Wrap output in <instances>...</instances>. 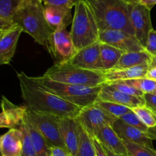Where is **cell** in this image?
I'll list each match as a JSON object with an SVG mask.
<instances>
[{
  "label": "cell",
  "mask_w": 156,
  "mask_h": 156,
  "mask_svg": "<svg viewBox=\"0 0 156 156\" xmlns=\"http://www.w3.org/2000/svg\"><path fill=\"white\" fill-rule=\"evenodd\" d=\"M17 76L19 80L21 97L27 110L73 118H76L82 111L81 107L40 88L33 82L31 77L23 72L17 73Z\"/></svg>",
  "instance_id": "obj_1"
},
{
  "label": "cell",
  "mask_w": 156,
  "mask_h": 156,
  "mask_svg": "<svg viewBox=\"0 0 156 156\" xmlns=\"http://www.w3.org/2000/svg\"><path fill=\"white\" fill-rule=\"evenodd\" d=\"M12 21L50 51V38L53 31L46 20L42 0H23Z\"/></svg>",
  "instance_id": "obj_2"
},
{
  "label": "cell",
  "mask_w": 156,
  "mask_h": 156,
  "mask_svg": "<svg viewBox=\"0 0 156 156\" xmlns=\"http://www.w3.org/2000/svg\"><path fill=\"white\" fill-rule=\"evenodd\" d=\"M95 16L100 31L120 30L133 35L128 5L122 0H85Z\"/></svg>",
  "instance_id": "obj_3"
},
{
  "label": "cell",
  "mask_w": 156,
  "mask_h": 156,
  "mask_svg": "<svg viewBox=\"0 0 156 156\" xmlns=\"http://www.w3.org/2000/svg\"><path fill=\"white\" fill-rule=\"evenodd\" d=\"M70 34L76 51L99 41L100 29L91 6L85 0L76 2Z\"/></svg>",
  "instance_id": "obj_4"
},
{
  "label": "cell",
  "mask_w": 156,
  "mask_h": 156,
  "mask_svg": "<svg viewBox=\"0 0 156 156\" xmlns=\"http://www.w3.org/2000/svg\"><path fill=\"white\" fill-rule=\"evenodd\" d=\"M37 86L45 91L59 96L62 98L81 107L85 108L97 101L102 85L96 87H86L81 85H69L55 82L44 76L31 77Z\"/></svg>",
  "instance_id": "obj_5"
},
{
  "label": "cell",
  "mask_w": 156,
  "mask_h": 156,
  "mask_svg": "<svg viewBox=\"0 0 156 156\" xmlns=\"http://www.w3.org/2000/svg\"><path fill=\"white\" fill-rule=\"evenodd\" d=\"M46 78L69 85L96 87L105 83L103 71H91L73 65L69 62H56L44 74Z\"/></svg>",
  "instance_id": "obj_6"
},
{
  "label": "cell",
  "mask_w": 156,
  "mask_h": 156,
  "mask_svg": "<svg viewBox=\"0 0 156 156\" xmlns=\"http://www.w3.org/2000/svg\"><path fill=\"white\" fill-rule=\"evenodd\" d=\"M27 115L32 123L39 129L50 147H60L66 149L61 135L59 116L47 113L37 112L27 110Z\"/></svg>",
  "instance_id": "obj_7"
},
{
  "label": "cell",
  "mask_w": 156,
  "mask_h": 156,
  "mask_svg": "<svg viewBox=\"0 0 156 156\" xmlns=\"http://www.w3.org/2000/svg\"><path fill=\"white\" fill-rule=\"evenodd\" d=\"M76 119L80 126L91 138H94L100 128L105 125L113 126L114 121L117 120V118L108 114L95 103L82 108Z\"/></svg>",
  "instance_id": "obj_8"
},
{
  "label": "cell",
  "mask_w": 156,
  "mask_h": 156,
  "mask_svg": "<svg viewBox=\"0 0 156 156\" xmlns=\"http://www.w3.org/2000/svg\"><path fill=\"white\" fill-rule=\"evenodd\" d=\"M127 5L129 20L134 30V37L145 48L149 32L153 29L151 20V10L140 2Z\"/></svg>",
  "instance_id": "obj_9"
},
{
  "label": "cell",
  "mask_w": 156,
  "mask_h": 156,
  "mask_svg": "<svg viewBox=\"0 0 156 156\" xmlns=\"http://www.w3.org/2000/svg\"><path fill=\"white\" fill-rule=\"evenodd\" d=\"M76 52L71 34L66 27H61L53 32L49 53L56 59V62H69Z\"/></svg>",
  "instance_id": "obj_10"
},
{
  "label": "cell",
  "mask_w": 156,
  "mask_h": 156,
  "mask_svg": "<svg viewBox=\"0 0 156 156\" xmlns=\"http://www.w3.org/2000/svg\"><path fill=\"white\" fill-rule=\"evenodd\" d=\"M99 41L113 46L124 53L145 50L144 47L133 35L120 30H106L100 31Z\"/></svg>",
  "instance_id": "obj_11"
},
{
  "label": "cell",
  "mask_w": 156,
  "mask_h": 156,
  "mask_svg": "<svg viewBox=\"0 0 156 156\" xmlns=\"http://www.w3.org/2000/svg\"><path fill=\"white\" fill-rule=\"evenodd\" d=\"M69 62L85 69L104 71L100 57V41L77 51Z\"/></svg>",
  "instance_id": "obj_12"
},
{
  "label": "cell",
  "mask_w": 156,
  "mask_h": 156,
  "mask_svg": "<svg viewBox=\"0 0 156 156\" xmlns=\"http://www.w3.org/2000/svg\"><path fill=\"white\" fill-rule=\"evenodd\" d=\"M0 107V128H16L24 119L27 113L25 105H14L5 96H2Z\"/></svg>",
  "instance_id": "obj_13"
},
{
  "label": "cell",
  "mask_w": 156,
  "mask_h": 156,
  "mask_svg": "<svg viewBox=\"0 0 156 156\" xmlns=\"http://www.w3.org/2000/svg\"><path fill=\"white\" fill-rule=\"evenodd\" d=\"M60 130L66 149L72 156H76L80 142V124L77 119L61 117Z\"/></svg>",
  "instance_id": "obj_14"
},
{
  "label": "cell",
  "mask_w": 156,
  "mask_h": 156,
  "mask_svg": "<svg viewBox=\"0 0 156 156\" xmlns=\"http://www.w3.org/2000/svg\"><path fill=\"white\" fill-rule=\"evenodd\" d=\"M98 100L113 102V103L126 106L130 109L146 105V102L143 97H138V96L125 94L112 88L108 84H104L102 85Z\"/></svg>",
  "instance_id": "obj_15"
},
{
  "label": "cell",
  "mask_w": 156,
  "mask_h": 156,
  "mask_svg": "<svg viewBox=\"0 0 156 156\" xmlns=\"http://www.w3.org/2000/svg\"><path fill=\"white\" fill-rule=\"evenodd\" d=\"M22 29L18 25L5 30L0 37V66L10 63L16 50Z\"/></svg>",
  "instance_id": "obj_16"
},
{
  "label": "cell",
  "mask_w": 156,
  "mask_h": 156,
  "mask_svg": "<svg viewBox=\"0 0 156 156\" xmlns=\"http://www.w3.org/2000/svg\"><path fill=\"white\" fill-rule=\"evenodd\" d=\"M112 127L123 141L153 148L152 140L148 137L146 133L123 123L120 119H117L114 121Z\"/></svg>",
  "instance_id": "obj_17"
},
{
  "label": "cell",
  "mask_w": 156,
  "mask_h": 156,
  "mask_svg": "<svg viewBox=\"0 0 156 156\" xmlns=\"http://www.w3.org/2000/svg\"><path fill=\"white\" fill-rule=\"evenodd\" d=\"M94 138H96L107 149L117 155H128L124 141L118 136L111 125H105L99 129Z\"/></svg>",
  "instance_id": "obj_18"
},
{
  "label": "cell",
  "mask_w": 156,
  "mask_h": 156,
  "mask_svg": "<svg viewBox=\"0 0 156 156\" xmlns=\"http://www.w3.org/2000/svg\"><path fill=\"white\" fill-rule=\"evenodd\" d=\"M149 69V65L138 66L127 69H112L103 71V77L105 83L117 81H127L146 77Z\"/></svg>",
  "instance_id": "obj_19"
},
{
  "label": "cell",
  "mask_w": 156,
  "mask_h": 156,
  "mask_svg": "<svg viewBox=\"0 0 156 156\" xmlns=\"http://www.w3.org/2000/svg\"><path fill=\"white\" fill-rule=\"evenodd\" d=\"M44 15L53 31L61 27H66L73 22L72 9L68 8L44 5Z\"/></svg>",
  "instance_id": "obj_20"
},
{
  "label": "cell",
  "mask_w": 156,
  "mask_h": 156,
  "mask_svg": "<svg viewBox=\"0 0 156 156\" xmlns=\"http://www.w3.org/2000/svg\"><path fill=\"white\" fill-rule=\"evenodd\" d=\"M21 132L18 128L9 129L0 138V152L2 156H21Z\"/></svg>",
  "instance_id": "obj_21"
},
{
  "label": "cell",
  "mask_w": 156,
  "mask_h": 156,
  "mask_svg": "<svg viewBox=\"0 0 156 156\" xmlns=\"http://www.w3.org/2000/svg\"><path fill=\"white\" fill-rule=\"evenodd\" d=\"M25 127L27 129L30 138L31 140L33 146L36 150L38 156H51V147L48 144L47 140L41 134L39 129L35 126L31 122V120L28 118L26 113L24 119H23Z\"/></svg>",
  "instance_id": "obj_22"
},
{
  "label": "cell",
  "mask_w": 156,
  "mask_h": 156,
  "mask_svg": "<svg viewBox=\"0 0 156 156\" xmlns=\"http://www.w3.org/2000/svg\"><path fill=\"white\" fill-rule=\"evenodd\" d=\"M152 56L146 50L124 53L114 69H127L142 65H150Z\"/></svg>",
  "instance_id": "obj_23"
},
{
  "label": "cell",
  "mask_w": 156,
  "mask_h": 156,
  "mask_svg": "<svg viewBox=\"0 0 156 156\" xmlns=\"http://www.w3.org/2000/svg\"><path fill=\"white\" fill-rule=\"evenodd\" d=\"M123 53L124 52L113 46L100 42V57L104 71L114 69Z\"/></svg>",
  "instance_id": "obj_24"
},
{
  "label": "cell",
  "mask_w": 156,
  "mask_h": 156,
  "mask_svg": "<svg viewBox=\"0 0 156 156\" xmlns=\"http://www.w3.org/2000/svg\"><path fill=\"white\" fill-rule=\"evenodd\" d=\"M76 156H96L93 138H91L81 126L80 142Z\"/></svg>",
  "instance_id": "obj_25"
},
{
  "label": "cell",
  "mask_w": 156,
  "mask_h": 156,
  "mask_svg": "<svg viewBox=\"0 0 156 156\" xmlns=\"http://www.w3.org/2000/svg\"><path fill=\"white\" fill-rule=\"evenodd\" d=\"M22 1L23 0H0V18L12 21L14 15Z\"/></svg>",
  "instance_id": "obj_26"
},
{
  "label": "cell",
  "mask_w": 156,
  "mask_h": 156,
  "mask_svg": "<svg viewBox=\"0 0 156 156\" xmlns=\"http://www.w3.org/2000/svg\"><path fill=\"white\" fill-rule=\"evenodd\" d=\"M95 104L101 108L106 112H108V114H111V116H113V117H114L117 119L120 118L122 116L126 114V113L129 112L132 110L126 106L118 105V104L116 103H113V102L97 100Z\"/></svg>",
  "instance_id": "obj_27"
},
{
  "label": "cell",
  "mask_w": 156,
  "mask_h": 156,
  "mask_svg": "<svg viewBox=\"0 0 156 156\" xmlns=\"http://www.w3.org/2000/svg\"><path fill=\"white\" fill-rule=\"evenodd\" d=\"M16 128L21 130V143H22V150H21V156H38L36 150L33 146L31 140L30 138L27 129L25 127L24 122L19 123Z\"/></svg>",
  "instance_id": "obj_28"
},
{
  "label": "cell",
  "mask_w": 156,
  "mask_h": 156,
  "mask_svg": "<svg viewBox=\"0 0 156 156\" xmlns=\"http://www.w3.org/2000/svg\"><path fill=\"white\" fill-rule=\"evenodd\" d=\"M148 128L156 126V114L146 105L132 109Z\"/></svg>",
  "instance_id": "obj_29"
},
{
  "label": "cell",
  "mask_w": 156,
  "mask_h": 156,
  "mask_svg": "<svg viewBox=\"0 0 156 156\" xmlns=\"http://www.w3.org/2000/svg\"><path fill=\"white\" fill-rule=\"evenodd\" d=\"M126 82L136 89L141 91L143 94L155 93L156 91V81L146 77L131 79Z\"/></svg>",
  "instance_id": "obj_30"
},
{
  "label": "cell",
  "mask_w": 156,
  "mask_h": 156,
  "mask_svg": "<svg viewBox=\"0 0 156 156\" xmlns=\"http://www.w3.org/2000/svg\"><path fill=\"white\" fill-rule=\"evenodd\" d=\"M124 144L127 150L128 156H156V150L154 148L126 141H124Z\"/></svg>",
  "instance_id": "obj_31"
},
{
  "label": "cell",
  "mask_w": 156,
  "mask_h": 156,
  "mask_svg": "<svg viewBox=\"0 0 156 156\" xmlns=\"http://www.w3.org/2000/svg\"><path fill=\"white\" fill-rule=\"evenodd\" d=\"M109 85L112 88L125 93V94H130V95L138 96V97H143L144 94L140 90L136 89V88L129 85L126 81H117V82H110V83H105Z\"/></svg>",
  "instance_id": "obj_32"
},
{
  "label": "cell",
  "mask_w": 156,
  "mask_h": 156,
  "mask_svg": "<svg viewBox=\"0 0 156 156\" xmlns=\"http://www.w3.org/2000/svg\"><path fill=\"white\" fill-rule=\"evenodd\" d=\"M119 119H120V120H122L123 123H126V124L129 125V126H133V127L136 128V129H140V130L143 131V132L144 133H146V131L149 129V128L140 120V119L139 118L138 116L134 113V111H133V110H131L129 112L126 113V114L122 116V117Z\"/></svg>",
  "instance_id": "obj_33"
},
{
  "label": "cell",
  "mask_w": 156,
  "mask_h": 156,
  "mask_svg": "<svg viewBox=\"0 0 156 156\" xmlns=\"http://www.w3.org/2000/svg\"><path fill=\"white\" fill-rule=\"evenodd\" d=\"M44 5L56 6V7L73 9L75 7L77 0H42Z\"/></svg>",
  "instance_id": "obj_34"
},
{
  "label": "cell",
  "mask_w": 156,
  "mask_h": 156,
  "mask_svg": "<svg viewBox=\"0 0 156 156\" xmlns=\"http://www.w3.org/2000/svg\"><path fill=\"white\" fill-rule=\"evenodd\" d=\"M145 50L152 56H156V30L152 29L149 34Z\"/></svg>",
  "instance_id": "obj_35"
},
{
  "label": "cell",
  "mask_w": 156,
  "mask_h": 156,
  "mask_svg": "<svg viewBox=\"0 0 156 156\" xmlns=\"http://www.w3.org/2000/svg\"><path fill=\"white\" fill-rule=\"evenodd\" d=\"M146 105L150 108L154 113H156V94L155 93H149L144 94L143 95Z\"/></svg>",
  "instance_id": "obj_36"
},
{
  "label": "cell",
  "mask_w": 156,
  "mask_h": 156,
  "mask_svg": "<svg viewBox=\"0 0 156 156\" xmlns=\"http://www.w3.org/2000/svg\"><path fill=\"white\" fill-rule=\"evenodd\" d=\"M93 143H94L96 156H108L106 150H105V148L104 147L103 145L97 139L93 138Z\"/></svg>",
  "instance_id": "obj_37"
},
{
  "label": "cell",
  "mask_w": 156,
  "mask_h": 156,
  "mask_svg": "<svg viewBox=\"0 0 156 156\" xmlns=\"http://www.w3.org/2000/svg\"><path fill=\"white\" fill-rule=\"evenodd\" d=\"M51 156H72L66 149L60 147H51Z\"/></svg>",
  "instance_id": "obj_38"
},
{
  "label": "cell",
  "mask_w": 156,
  "mask_h": 156,
  "mask_svg": "<svg viewBox=\"0 0 156 156\" xmlns=\"http://www.w3.org/2000/svg\"><path fill=\"white\" fill-rule=\"evenodd\" d=\"M15 25L16 24H15V23L12 21H7V20L0 18V31H5L14 27Z\"/></svg>",
  "instance_id": "obj_39"
},
{
  "label": "cell",
  "mask_w": 156,
  "mask_h": 156,
  "mask_svg": "<svg viewBox=\"0 0 156 156\" xmlns=\"http://www.w3.org/2000/svg\"><path fill=\"white\" fill-rule=\"evenodd\" d=\"M140 3L146 6L149 10H152V8L156 5V0H140Z\"/></svg>",
  "instance_id": "obj_40"
},
{
  "label": "cell",
  "mask_w": 156,
  "mask_h": 156,
  "mask_svg": "<svg viewBox=\"0 0 156 156\" xmlns=\"http://www.w3.org/2000/svg\"><path fill=\"white\" fill-rule=\"evenodd\" d=\"M146 133L149 139L152 140H156V126L149 128Z\"/></svg>",
  "instance_id": "obj_41"
},
{
  "label": "cell",
  "mask_w": 156,
  "mask_h": 156,
  "mask_svg": "<svg viewBox=\"0 0 156 156\" xmlns=\"http://www.w3.org/2000/svg\"><path fill=\"white\" fill-rule=\"evenodd\" d=\"M104 147H105V146H104ZM105 150H106L107 154H108V156H128V155H117V154L114 153V152H111V151H110V150L107 149L106 148H105Z\"/></svg>",
  "instance_id": "obj_42"
},
{
  "label": "cell",
  "mask_w": 156,
  "mask_h": 156,
  "mask_svg": "<svg viewBox=\"0 0 156 156\" xmlns=\"http://www.w3.org/2000/svg\"><path fill=\"white\" fill-rule=\"evenodd\" d=\"M156 67V56L152 57V62H151L150 65H149V69L150 68H155Z\"/></svg>",
  "instance_id": "obj_43"
},
{
  "label": "cell",
  "mask_w": 156,
  "mask_h": 156,
  "mask_svg": "<svg viewBox=\"0 0 156 156\" xmlns=\"http://www.w3.org/2000/svg\"><path fill=\"white\" fill-rule=\"evenodd\" d=\"M124 2H126V4H132V3H137L140 2V0H122Z\"/></svg>",
  "instance_id": "obj_44"
},
{
  "label": "cell",
  "mask_w": 156,
  "mask_h": 156,
  "mask_svg": "<svg viewBox=\"0 0 156 156\" xmlns=\"http://www.w3.org/2000/svg\"><path fill=\"white\" fill-rule=\"evenodd\" d=\"M3 32H4V31H0V37H1V35L2 34V33H3Z\"/></svg>",
  "instance_id": "obj_45"
},
{
  "label": "cell",
  "mask_w": 156,
  "mask_h": 156,
  "mask_svg": "<svg viewBox=\"0 0 156 156\" xmlns=\"http://www.w3.org/2000/svg\"><path fill=\"white\" fill-rule=\"evenodd\" d=\"M0 156H2V154H1V152H0Z\"/></svg>",
  "instance_id": "obj_46"
},
{
  "label": "cell",
  "mask_w": 156,
  "mask_h": 156,
  "mask_svg": "<svg viewBox=\"0 0 156 156\" xmlns=\"http://www.w3.org/2000/svg\"><path fill=\"white\" fill-rule=\"evenodd\" d=\"M0 138H1V136H0Z\"/></svg>",
  "instance_id": "obj_47"
},
{
  "label": "cell",
  "mask_w": 156,
  "mask_h": 156,
  "mask_svg": "<svg viewBox=\"0 0 156 156\" xmlns=\"http://www.w3.org/2000/svg\"><path fill=\"white\" fill-rule=\"evenodd\" d=\"M155 94H156V91H155Z\"/></svg>",
  "instance_id": "obj_48"
},
{
  "label": "cell",
  "mask_w": 156,
  "mask_h": 156,
  "mask_svg": "<svg viewBox=\"0 0 156 156\" xmlns=\"http://www.w3.org/2000/svg\"><path fill=\"white\" fill-rule=\"evenodd\" d=\"M155 114H156V113H155Z\"/></svg>",
  "instance_id": "obj_49"
}]
</instances>
